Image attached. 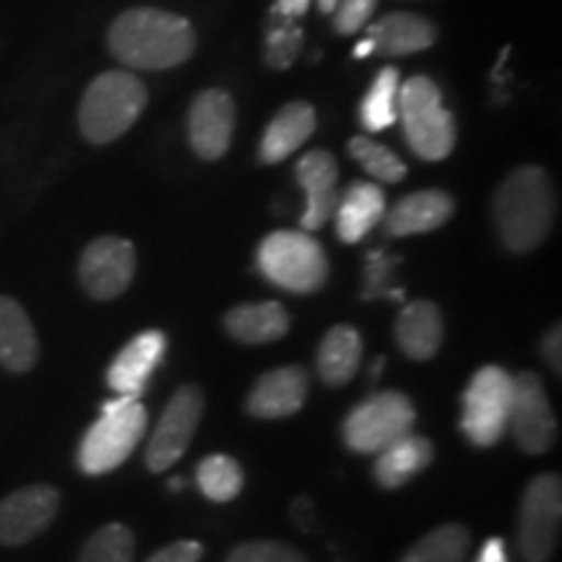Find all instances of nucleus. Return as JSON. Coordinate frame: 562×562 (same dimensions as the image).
<instances>
[{"label": "nucleus", "instance_id": "nucleus-1", "mask_svg": "<svg viewBox=\"0 0 562 562\" xmlns=\"http://www.w3.org/2000/svg\"><path fill=\"white\" fill-rule=\"evenodd\" d=\"M108 47L133 70H167L191 60L195 32L191 21L161 9H131L112 21Z\"/></svg>", "mask_w": 562, "mask_h": 562}, {"label": "nucleus", "instance_id": "nucleus-2", "mask_svg": "<svg viewBox=\"0 0 562 562\" xmlns=\"http://www.w3.org/2000/svg\"><path fill=\"white\" fill-rule=\"evenodd\" d=\"M492 220L510 252H531L547 240L554 222V193L537 165L516 167L492 199Z\"/></svg>", "mask_w": 562, "mask_h": 562}, {"label": "nucleus", "instance_id": "nucleus-3", "mask_svg": "<svg viewBox=\"0 0 562 562\" xmlns=\"http://www.w3.org/2000/svg\"><path fill=\"white\" fill-rule=\"evenodd\" d=\"M149 102L144 81L131 70H108L83 91L79 128L89 144L104 146L128 133Z\"/></svg>", "mask_w": 562, "mask_h": 562}, {"label": "nucleus", "instance_id": "nucleus-4", "mask_svg": "<svg viewBox=\"0 0 562 562\" xmlns=\"http://www.w3.org/2000/svg\"><path fill=\"white\" fill-rule=\"evenodd\" d=\"M149 414L136 398L115 396L102 406V417L89 427L79 446V469L89 476L115 472L131 459L144 438Z\"/></svg>", "mask_w": 562, "mask_h": 562}, {"label": "nucleus", "instance_id": "nucleus-5", "mask_svg": "<svg viewBox=\"0 0 562 562\" xmlns=\"http://www.w3.org/2000/svg\"><path fill=\"white\" fill-rule=\"evenodd\" d=\"M398 121L409 149L425 161L451 157L456 146L453 115L442 108L440 89L427 76H412L398 87Z\"/></svg>", "mask_w": 562, "mask_h": 562}, {"label": "nucleus", "instance_id": "nucleus-6", "mask_svg": "<svg viewBox=\"0 0 562 562\" xmlns=\"http://www.w3.org/2000/svg\"><path fill=\"white\" fill-rule=\"evenodd\" d=\"M258 271L292 294L318 292L328 279V256L307 232L279 229L258 245Z\"/></svg>", "mask_w": 562, "mask_h": 562}, {"label": "nucleus", "instance_id": "nucleus-7", "mask_svg": "<svg viewBox=\"0 0 562 562\" xmlns=\"http://www.w3.org/2000/svg\"><path fill=\"white\" fill-rule=\"evenodd\" d=\"M417 412L402 391L372 393L344 419L341 435L349 451L362 456L381 453L393 440L412 432Z\"/></svg>", "mask_w": 562, "mask_h": 562}, {"label": "nucleus", "instance_id": "nucleus-8", "mask_svg": "<svg viewBox=\"0 0 562 562\" xmlns=\"http://www.w3.org/2000/svg\"><path fill=\"white\" fill-rule=\"evenodd\" d=\"M513 398V375L497 364L476 370L472 383L463 391L461 430L474 446H497L508 432Z\"/></svg>", "mask_w": 562, "mask_h": 562}, {"label": "nucleus", "instance_id": "nucleus-9", "mask_svg": "<svg viewBox=\"0 0 562 562\" xmlns=\"http://www.w3.org/2000/svg\"><path fill=\"white\" fill-rule=\"evenodd\" d=\"M562 484L558 474H539L524 492L518 513V552L526 562H547L558 550Z\"/></svg>", "mask_w": 562, "mask_h": 562}, {"label": "nucleus", "instance_id": "nucleus-10", "mask_svg": "<svg viewBox=\"0 0 562 562\" xmlns=\"http://www.w3.org/2000/svg\"><path fill=\"white\" fill-rule=\"evenodd\" d=\"M508 430L524 453L539 456L552 448L554 435H558V422H554L550 396H547L544 383L539 381L537 372L513 375Z\"/></svg>", "mask_w": 562, "mask_h": 562}, {"label": "nucleus", "instance_id": "nucleus-11", "mask_svg": "<svg viewBox=\"0 0 562 562\" xmlns=\"http://www.w3.org/2000/svg\"><path fill=\"white\" fill-rule=\"evenodd\" d=\"M203 414V393L195 385H182L178 393L165 406L161 417L157 422V430L149 438L146 446V467L149 472L159 474L175 467L178 459L191 446L199 422Z\"/></svg>", "mask_w": 562, "mask_h": 562}, {"label": "nucleus", "instance_id": "nucleus-12", "mask_svg": "<svg viewBox=\"0 0 562 562\" xmlns=\"http://www.w3.org/2000/svg\"><path fill=\"white\" fill-rule=\"evenodd\" d=\"M136 277V248L123 237H97L81 252L79 281L91 300H115Z\"/></svg>", "mask_w": 562, "mask_h": 562}, {"label": "nucleus", "instance_id": "nucleus-13", "mask_svg": "<svg viewBox=\"0 0 562 562\" xmlns=\"http://www.w3.org/2000/svg\"><path fill=\"white\" fill-rule=\"evenodd\" d=\"M60 508V492L50 484H30L0 501V544L21 547L50 529Z\"/></svg>", "mask_w": 562, "mask_h": 562}, {"label": "nucleus", "instance_id": "nucleus-14", "mask_svg": "<svg viewBox=\"0 0 562 562\" xmlns=\"http://www.w3.org/2000/svg\"><path fill=\"white\" fill-rule=\"evenodd\" d=\"M235 102L224 89H206L195 97L188 112V138L201 159L216 161L229 151L235 133Z\"/></svg>", "mask_w": 562, "mask_h": 562}, {"label": "nucleus", "instance_id": "nucleus-15", "mask_svg": "<svg viewBox=\"0 0 562 562\" xmlns=\"http://www.w3.org/2000/svg\"><path fill=\"white\" fill-rule=\"evenodd\" d=\"M294 175L307 195V206L302 211V229H321L328 220H334L336 203H339V165L328 151L313 149L297 161Z\"/></svg>", "mask_w": 562, "mask_h": 562}, {"label": "nucleus", "instance_id": "nucleus-16", "mask_svg": "<svg viewBox=\"0 0 562 562\" xmlns=\"http://www.w3.org/2000/svg\"><path fill=\"white\" fill-rule=\"evenodd\" d=\"M167 351V339L161 331H144L121 349L108 370V385L121 398H136L146 391V383L159 368Z\"/></svg>", "mask_w": 562, "mask_h": 562}, {"label": "nucleus", "instance_id": "nucleus-17", "mask_svg": "<svg viewBox=\"0 0 562 562\" xmlns=\"http://www.w3.org/2000/svg\"><path fill=\"white\" fill-rule=\"evenodd\" d=\"M307 398V372L290 364V368H279L266 372L258 378L248 393V409L250 417L258 419H284L297 414L305 406Z\"/></svg>", "mask_w": 562, "mask_h": 562}, {"label": "nucleus", "instance_id": "nucleus-18", "mask_svg": "<svg viewBox=\"0 0 562 562\" xmlns=\"http://www.w3.org/2000/svg\"><path fill=\"white\" fill-rule=\"evenodd\" d=\"M456 203L446 191H417L396 201L385 214V229L391 237L425 235L440 229L453 216Z\"/></svg>", "mask_w": 562, "mask_h": 562}, {"label": "nucleus", "instance_id": "nucleus-19", "mask_svg": "<svg viewBox=\"0 0 562 562\" xmlns=\"http://www.w3.org/2000/svg\"><path fill=\"white\" fill-rule=\"evenodd\" d=\"M368 37L375 45L378 55L402 58V55L430 50L438 40V30L430 19L419 16V13L398 11L378 19L375 24H368Z\"/></svg>", "mask_w": 562, "mask_h": 562}, {"label": "nucleus", "instance_id": "nucleus-20", "mask_svg": "<svg viewBox=\"0 0 562 562\" xmlns=\"http://www.w3.org/2000/svg\"><path fill=\"white\" fill-rule=\"evenodd\" d=\"M385 216V193L375 182H351V186L339 195L336 203L334 222H336V235L341 243L357 245L370 235V229L375 227Z\"/></svg>", "mask_w": 562, "mask_h": 562}, {"label": "nucleus", "instance_id": "nucleus-21", "mask_svg": "<svg viewBox=\"0 0 562 562\" xmlns=\"http://www.w3.org/2000/svg\"><path fill=\"white\" fill-rule=\"evenodd\" d=\"M40 341L30 315L13 297H0V368L30 372L37 364Z\"/></svg>", "mask_w": 562, "mask_h": 562}, {"label": "nucleus", "instance_id": "nucleus-22", "mask_svg": "<svg viewBox=\"0 0 562 562\" xmlns=\"http://www.w3.org/2000/svg\"><path fill=\"white\" fill-rule=\"evenodd\" d=\"M442 334H446V326H442V313L435 302H409L398 313L396 341L409 360H432L442 344Z\"/></svg>", "mask_w": 562, "mask_h": 562}, {"label": "nucleus", "instance_id": "nucleus-23", "mask_svg": "<svg viewBox=\"0 0 562 562\" xmlns=\"http://www.w3.org/2000/svg\"><path fill=\"white\" fill-rule=\"evenodd\" d=\"M315 110L307 102L284 104L266 128L261 138V159L266 165H279L294 154L315 133Z\"/></svg>", "mask_w": 562, "mask_h": 562}, {"label": "nucleus", "instance_id": "nucleus-24", "mask_svg": "<svg viewBox=\"0 0 562 562\" xmlns=\"http://www.w3.org/2000/svg\"><path fill=\"white\" fill-rule=\"evenodd\" d=\"M375 480L385 490L404 487L406 482L414 480L419 472H425L432 463V442L419 435H404L393 440L381 453H375Z\"/></svg>", "mask_w": 562, "mask_h": 562}, {"label": "nucleus", "instance_id": "nucleus-25", "mask_svg": "<svg viewBox=\"0 0 562 562\" xmlns=\"http://www.w3.org/2000/svg\"><path fill=\"white\" fill-rule=\"evenodd\" d=\"M224 328L243 344H269L290 331V315L279 302H248L224 315Z\"/></svg>", "mask_w": 562, "mask_h": 562}, {"label": "nucleus", "instance_id": "nucleus-26", "mask_svg": "<svg viewBox=\"0 0 562 562\" xmlns=\"http://www.w3.org/2000/svg\"><path fill=\"white\" fill-rule=\"evenodd\" d=\"M362 362V336L351 326H334L323 336L318 347V375L323 383L339 385L349 383L357 375Z\"/></svg>", "mask_w": 562, "mask_h": 562}, {"label": "nucleus", "instance_id": "nucleus-27", "mask_svg": "<svg viewBox=\"0 0 562 562\" xmlns=\"http://www.w3.org/2000/svg\"><path fill=\"white\" fill-rule=\"evenodd\" d=\"M398 87H402V76L396 68H381L375 81L362 97L360 104V121L364 131L381 133L398 123Z\"/></svg>", "mask_w": 562, "mask_h": 562}, {"label": "nucleus", "instance_id": "nucleus-28", "mask_svg": "<svg viewBox=\"0 0 562 562\" xmlns=\"http://www.w3.org/2000/svg\"><path fill=\"white\" fill-rule=\"evenodd\" d=\"M469 529L461 524H446L422 537L398 562H463L469 552Z\"/></svg>", "mask_w": 562, "mask_h": 562}, {"label": "nucleus", "instance_id": "nucleus-29", "mask_svg": "<svg viewBox=\"0 0 562 562\" xmlns=\"http://www.w3.org/2000/svg\"><path fill=\"white\" fill-rule=\"evenodd\" d=\"M195 482H199V490L209 497V501L229 503L243 492L245 476L240 463L232 459V456L214 453L206 456V459L195 467Z\"/></svg>", "mask_w": 562, "mask_h": 562}, {"label": "nucleus", "instance_id": "nucleus-30", "mask_svg": "<svg viewBox=\"0 0 562 562\" xmlns=\"http://www.w3.org/2000/svg\"><path fill=\"white\" fill-rule=\"evenodd\" d=\"M349 154L364 172L381 182H402L406 178V165L393 154L389 146L378 144L364 136H355L349 140Z\"/></svg>", "mask_w": 562, "mask_h": 562}, {"label": "nucleus", "instance_id": "nucleus-31", "mask_svg": "<svg viewBox=\"0 0 562 562\" xmlns=\"http://www.w3.org/2000/svg\"><path fill=\"white\" fill-rule=\"evenodd\" d=\"M136 539L128 526L108 524L83 544L79 562H133Z\"/></svg>", "mask_w": 562, "mask_h": 562}, {"label": "nucleus", "instance_id": "nucleus-32", "mask_svg": "<svg viewBox=\"0 0 562 562\" xmlns=\"http://www.w3.org/2000/svg\"><path fill=\"white\" fill-rule=\"evenodd\" d=\"M302 50V30L294 24V19L279 16L269 30V42H266V60L271 68L284 70L290 68Z\"/></svg>", "mask_w": 562, "mask_h": 562}, {"label": "nucleus", "instance_id": "nucleus-33", "mask_svg": "<svg viewBox=\"0 0 562 562\" xmlns=\"http://www.w3.org/2000/svg\"><path fill=\"white\" fill-rule=\"evenodd\" d=\"M227 562H307L305 554L281 542H245L229 552Z\"/></svg>", "mask_w": 562, "mask_h": 562}, {"label": "nucleus", "instance_id": "nucleus-34", "mask_svg": "<svg viewBox=\"0 0 562 562\" xmlns=\"http://www.w3.org/2000/svg\"><path fill=\"white\" fill-rule=\"evenodd\" d=\"M393 263H396V258H389L385 252H370L368 269H364V277H362V297L364 300H375V297L402 300V292L391 290L389 286Z\"/></svg>", "mask_w": 562, "mask_h": 562}, {"label": "nucleus", "instance_id": "nucleus-35", "mask_svg": "<svg viewBox=\"0 0 562 562\" xmlns=\"http://www.w3.org/2000/svg\"><path fill=\"white\" fill-rule=\"evenodd\" d=\"M378 0H336L334 30L339 34H357L375 11Z\"/></svg>", "mask_w": 562, "mask_h": 562}, {"label": "nucleus", "instance_id": "nucleus-36", "mask_svg": "<svg viewBox=\"0 0 562 562\" xmlns=\"http://www.w3.org/2000/svg\"><path fill=\"white\" fill-rule=\"evenodd\" d=\"M203 554V547L193 539H180V542H172L161 547L157 554H151L146 562H199Z\"/></svg>", "mask_w": 562, "mask_h": 562}, {"label": "nucleus", "instance_id": "nucleus-37", "mask_svg": "<svg viewBox=\"0 0 562 562\" xmlns=\"http://www.w3.org/2000/svg\"><path fill=\"white\" fill-rule=\"evenodd\" d=\"M560 341H562V336H560V326L550 328V331H547V334H544V339H542V355H544L547 364H550V368H552L554 372H560V370H562Z\"/></svg>", "mask_w": 562, "mask_h": 562}, {"label": "nucleus", "instance_id": "nucleus-38", "mask_svg": "<svg viewBox=\"0 0 562 562\" xmlns=\"http://www.w3.org/2000/svg\"><path fill=\"white\" fill-rule=\"evenodd\" d=\"M476 562H508V552H505L503 539H490V542H484Z\"/></svg>", "mask_w": 562, "mask_h": 562}, {"label": "nucleus", "instance_id": "nucleus-39", "mask_svg": "<svg viewBox=\"0 0 562 562\" xmlns=\"http://www.w3.org/2000/svg\"><path fill=\"white\" fill-rule=\"evenodd\" d=\"M313 0H277V13L286 19H300L305 16L307 9H311Z\"/></svg>", "mask_w": 562, "mask_h": 562}, {"label": "nucleus", "instance_id": "nucleus-40", "mask_svg": "<svg viewBox=\"0 0 562 562\" xmlns=\"http://www.w3.org/2000/svg\"><path fill=\"white\" fill-rule=\"evenodd\" d=\"M370 53H375V45H372V40L370 37H364L360 45L355 47V58H368Z\"/></svg>", "mask_w": 562, "mask_h": 562}, {"label": "nucleus", "instance_id": "nucleus-41", "mask_svg": "<svg viewBox=\"0 0 562 562\" xmlns=\"http://www.w3.org/2000/svg\"><path fill=\"white\" fill-rule=\"evenodd\" d=\"M318 9H321L323 13H334L336 0H318Z\"/></svg>", "mask_w": 562, "mask_h": 562}, {"label": "nucleus", "instance_id": "nucleus-42", "mask_svg": "<svg viewBox=\"0 0 562 562\" xmlns=\"http://www.w3.org/2000/svg\"><path fill=\"white\" fill-rule=\"evenodd\" d=\"M182 487H186V482H182L180 476H175V480L170 482V490H182Z\"/></svg>", "mask_w": 562, "mask_h": 562}]
</instances>
